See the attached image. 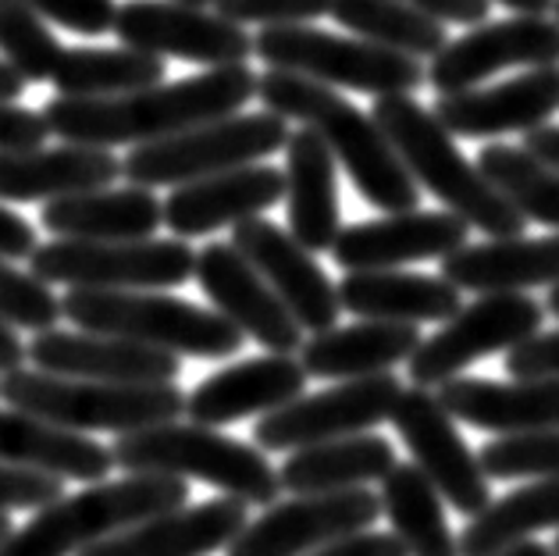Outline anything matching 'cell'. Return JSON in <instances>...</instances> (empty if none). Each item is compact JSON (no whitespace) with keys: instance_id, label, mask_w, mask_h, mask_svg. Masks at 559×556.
<instances>
[{"instance_id":"1","label":"cell","mask_w":559,"mask_h":556,"mask_svg":"<svg viewBox=\"0 0 559 556\" xmlns=\"http://www.w3.org/2000/svg\"><path fill=\"white\" fill-rule=\"evenodd\" d=\"M257 97V72L250 64L207 68L200 75H186L179 83H157L126 97L72 100L53 97L44 104L47 132L61 143L75 146H143L189 132L207 121L239 115Z\"/></svg>"},{"instance_id":"2","label":"cell","mask_w":559,"mask_h":556,"mask_svg":"<svg viewBox=\"0 0 559 556\" xmlns=\"http://www.w3.org/2000/svg\"><path fill=\"white\" fill-rule=\"evenodd\" d=\"M257 97L271 115L285 121H299L304 129L318 132L324 146L332 151L335 165H343L357 186V193L371 208L385 214L417 211L420 189L403 168L400 154L392 151L378 121L349 104L343 93H335L321 83H310L304 75L289 72H264L257 79Z\"/></svg>"},{"instance_id":"3","label":"cell","mask_w":559,"mask_h":556,"mask_svg":"<svg viewBox=\"0 0 559 556\" xmlns=\"http://www.w3.org/2000/svg\"><path fill=\"white\" fill-rule=\"evenodd\" d=\"M371 118L385 132L392 151L400 154L417 189L439 197L449 214H456L471 228H481L488 239L524 236L527 222L499 197V189L485 179L481 168L467 161L425 104H417L411 93H392V97L374 100Z\"/></svg>"},{"instance_id":"4","label":"cell","mask_w":559,"mask_h":556,"mask_svg":"<svg viewBox=\"0 0 559 556\" xmlns=\"http://www.w3.org/2000/svg\"><path fill=\"white\" fill-rule=\"evenodd\" d=\"M186 504L189 482L165 474H126L118 482H97L36 510L8 535L0 556H79L132 524Z\"/></svg>"},{"instance_id":"5","label":"cell","mask_w":559,"mask_h":556,"mask_svg":"<svg viewBox=\"0 0 559 556\" xmlns=\"http://www.w3.org/2000/svg\"><path fill=\"white\" fill-rule=\"evenodd\" d=\"M61 315L79 332L129 339V343L165 350L175 357L225 360L239 354L242 343H247V335L217 310L189 304L182 296H168L160 289H68L61 300Z\"/></svg>"},{"instance_id":"6","label":"cell","mask_w":559,"mask_h":556,"mask_svg":"<svg viewBox=\"0 0 559 556\" xmlns=\"http://www.w3.org/2000/svg\"><path fill=\"white\" fill-rule=\"evenodd\" d=\"M115 468L126 474H165V478H200L239 504H278V468L253 442L222 436L207 425H157L129 431L111 446Z\"/></svg>"},{"instance_id":"7","label":"cell","mask_w":559,"mask_h":556,"mask_svg":"<svg viewBox=\"0 0 559 556\" xmlns=\"http://www.w3.org/2000/svg\"><path fill=\"white\" fill-rule=\"evenodd\" d=\"M0 400L79 436L90 431L129 436V431L171 425L186 414V392L179 386L83 382V378H58L25 368L0 378Z\"/></svg>"},{"instance_id":"8","label":"cell","mask_w":559,"mask_h":556,"mask_svg":"<svg viewBox=\"0 0 559 556\" xmlns=\"http://www.w3.org/2000/svg\"><path fill=\"white\" fill-rule=\"evenodd\" d=\"M253 54L267 72L304 75L329 90H357L367 97H392L425 86V61L374 47L357 36H335L318 25H271L253 36Z\"/></svg>"},{"instance_id":"9","label":"cell","mask_w":559,"mask_h":556,"mask_svg":"<svg viewBox=\"0 0 559 556\" xmlns=\"http://www.w3.org/2000/svg\"><path fill=\"white\" fill-rule=\"evenodd\" d=\"M285 140H289V129L278 115H228L189 132L168 135V140L132 146V154L121 161V179H129V186L140 189H179L186 182L211 179V175L231 168L261 165L264 157L285 151Z\"/></svg>"},{"instance_id":"10","label":"cell","mask_w":559,"mask_h":556,"mask_svg":"<svg viewBox=\"0 0 559 556\" xmlns=\"http://www.w3.org/2000/svg\"><path fill=\"white\" fill-rule=\"evenodd\" d=\"M197 250L186 239L83 242L50 239L29 257V271L47 286L68 289H175L193 279Z\"/></svg>"},{"instance_id":"11","label":"cell","mask_w":559,"mask_h":556,"mask_svg":"<svg viewBox=\"0 0 559 556\" xmlns=\"http://www.w3.org/2000/svg\"><path fill=\"white\" fill-rule=\"evenodd\" d=\"M545 307L524 293H485L474 304L460 307L442 329L420 339L414 357L406 360L411 382L420 389H439L449 378H460L471 364L510 354L524 339L542 332Z\"/></svg>"},{"instance_id":"12","label":"cell","mask_w":559,"mask_h":556,"mask_svg":"<svg viewBox=\"0 0 559 556\" xmlns=\"http://www.w3.org/2000/svg\"><path fill=\"white\" fill-rule=\"evenodd\" d=\"M400 397L403 386L392 371L338 382L313 397L285 403L282 411L264 414L253 428V446L264 453H293L318 442L364 436L389 422Z\"/></svg>"},{"instance_id":"13","label":"cell","mask_w":559,"mask_h":556,"mask_svg":"<svg viewBox=\"0 0 559 556\" xmlns=\"http://www.w3.org/2000/svg\"><path fill=\"white\" fill-rule=\"evenodd\" d=\"M389 422L400 431L406 450H411L414 468L442 496V504H449L463 518H474V513H481L492 504V489H488L481 460L467 446V439L460 436L456 422L445 414V406L431 389H403Z\"/></svg>"},{"instance_id":"14","label":"cell","mask_w":559,"mask_h":556,"mask_svg":"<svg viewBox=\"0 0 559 556\" xmlns=\"http://www.w3.org/2000/svg\"><path fill=\"white\" fill-rule=\"evenodd\" d=\"M111 33L121 47L203 68L247 64L253 54V36L242 25L222 19L217 11L175 0H126L118 4Z\"/></svg>"},{"instance_id":"15","label":"cell","mask_w":559,"mask_h":556,"mask_svg":"<svg viewBox=\"0 0 559 556\" xmlns=\"http://www.w3.org/2000/svg\"><path fill=\"white\" fill-rule=\"evenodd\" d=\"M378 518L381 499L371 489L293 496L247 521L225 556H307L329 542L367 532Z\"/></svg>"},{"instance_id":"16","label":"cell","mask_w":559,"mask_h":556,"mask_svg":"<svg viewBox=\"0 0 559 556\" xmlns=\"http://www.w3.org/2000/svg\"><path fill=\"white\" fill-rule=\"evenodd\" d=\"M559 64V22L549 15H513L481 22L467 36L445 44L428 64L425 83L439 97L481 86L502 68H549Z\"/></svg>"},{"instance_id":"17","label":"cell","mask_w":559,"mask_h":556,"mask_svg":"<svg viewBox=\"0 0 559 556\" xmlns=\"http://www.w3.org/2000/svg\"><path fill=\"white\" fill-rule=\"evenodd\" d=\"M231 247L257 268L275 296L285 304V310L296 318L304 332H329L338 324L343 304H338L335 282L324 275L318 257L304 250L299 242L285 233L282 225L267 218H250L231 228Z\"/></svg>"},{"instance_id":"18","label":"cell","mask_w":559,"mask_h":556,"mask_svg":"<svg viewBox=\"0 0 559 556\" xmlns=\"http://www.w3.org/2000/svg\"><path fill=\"white\" fill-rule=\"evenodd\" d=\"M193 279L217 315L261 343L267 354H296L304 346V329L231 242H207L197 253Z\"/></svg>"},{"instance_id":"19","label":"cell","mask_w":559,"mask_h":556,"mask_svg":"<svg viewBox=\"0 0 559 556\" xmlns=\"http://www.w3.org/2000/svg\"><path fill=\"white\" fill-rule=\"evenodd\" d=\"M25 357L36 371L58 378H83V382H115V386H175L182 364L165 350L97 332H39Z\"/></svg>"},{"instance_id":"20","label":"cell","mask_w":559,"mask_h":556,"mask_svg":"<svg viewBox=\"0 0 559 556\" xmlns=\"http://www.w3.org/2000/svg\"><path fill=\"white\" fill-rule=\"evenodd\" d=\"M559 111V64L527 68L524 75L507 79L496 86H474L439 97L431 115L442 121L449 135H467V140H496L510 132H531L549 126Z\"/></svg>"},{"instance_id":"21","label":"cell","mask_w":559,"mask_h":556,"mask_svg":"<svg viewBox=\"0 0 559 556\" xmlns=\"http://www.w3.org/2000/svg\"><path fill=\"white\" fill-rule=\"evenodd\" d=\"M471 225L449 211H403L378 222L346 225L332 242V257L346 271H392L414 261H435L467 247Z\"/></svg>"},{"instance_id":"22","label":"cell","mask_w":559,"mask_h":556,"mask_svg":"<svg viewBox=\"0 0 559 556\" xmlns=\"http://www.w3.org/2000/svg\"><path fill=\"white\" fill-rule=\"evenodd\" d=\"M307 371L293 354H264L250 357L228 368L214 371L211 378L186 397V414L193 425H236L247 417H264L282 411L285 403L304 397Z\"/></svg>"},{"instance_id":"23","label":"cell","mask_w":559,"mask_h":556,"mask_svg":"<svg viewBox=\"0 0 559 556\" xmlns=\"http://www.w3.org/2000/svg\"><path fill=\"white\" fill-rule=\"evenodd\" d=\"M278 200H285V175L278 168H231L171 189L165 200V225L175 239H197L217 228H236L239 222L261 218Z\"/></svg>"},{"instance_id":"24","label":"cell","mask_w":559,"mask_h":556,"mask_svg":"<svg viewBox=\"0 0 559 556\" xmlns=\"http://www.w3.org/2000/svg\"><path fill=\"white\" fill-rule=\"evenodd\" d=\"M247 504L222 496L197 507H179L126 528L79 556H211L247 528Z\"/></svg>"},{"instance_id":"25","label":"cell","mask_w":559,"mask_h":556,"mask_svg":"<svg viewBox=\"0 0 559 556\" xmlns=\"http://www.w3.org/2000/svg\"><path fill=\"white\" fill-rule=\"evenodd\" d=\"M435 397L453 422L474 425L492 436L559 428V378H449Z\"/></svg>"},{"instance_id":"26","label":"cell","mask_w":559,"mask_h":556,"mask_svg":"<svg viewBox=\"0 0 559 556\" xmlns=\"http://www.w3.org/2000/svg\"><path fill=\"white\" fill-rule=\"evenodd\" d=\"M285 218L289 236L318 257L332 250L343 233L338 208V165L324 140L310 129H296L285 140Z\"/></svg>"},{"instance_id":"27","label":"cell","mask_w":559,"mask_h":556,"mask_svg":"<svg viewBox=\"0 0 559 556\" xmlns=\"http://www.w3.org/2000/svg\"><path fill=\"white\" fill-rule=\"evenodd\" d=\"M121 179V161L100 146H33V151H0V203L61 200L75 193L107 189Z\"/></svg>"},{"instance_id":"28","label":"cell","mask_w":559,"mask_h":556,"mask_svg":"<svg viewBox=\"0 0 559 556\" xmlns=\"http://www.w3.org/2000/svg\"><path fill=\"white\" fill-rule=\"evenodd\" d=\"M442 279L460 293H524L535 286H559V233L527 239L467 242L442 257Z\"/></svg>"},{"instance_id":"29","label":"cell","mask_w":559,"mask_h":556,"mask_svg":"<svg viewBox=\"0 0 559 556\" xmlns=\"http://www.w3.org/2000/svg\"><path fill=\"white\" fill-rule=\"evenodd\" d=\"M53 239H83V242H129L154 239L165 225V203L154 197V189L140 186H107L93 193H75L44 203L39 214Z\"/></svg>"},{"instance_id":"30","label":"cell","mask_w":559,"mask_h":556,"mask_svg":"<svg viewBox=\"0 0 559 556\" xmlns=\"http://www.w3.org/2000/svg\"><path fill=\"white\" fill-rule=\"evenodd\" d=\"M417 346H420L417 324L357 321V324H335L329 332L310 335L299 346V364H304L307 378L353 382V378L392 371L395 364L411 360Z\"/></svg>"},{"instance_id":"31","label":"cell","mask_w":559,"mask_h":556,"mask_svg":"<svg viewBox=\"0 0 559 556\" xmlns=\"http://www.w3.org/2000/svg\"><path fill=\"white\" fill-rule=\"evenodd\" d=\"M338 304L360 321H395V324H439L463 307L460 289L442 275L417 271H346L338 282Z\"/></svg>"},{"instance_id":"32","label":"cell","mask_w":559,"mask_h":556,"mask_svg":"<svg viewBox=\"0 0 559 556\" xmlns=\"http://www.w3.org/2000/svg\"><path fill=\"white\" fill-rule=\"evenodd\" d=\"M0 464L53 474L61 482L72 478L97 485L115 468V460L104 442L8 406L0 411Z\"/></svg>"},{"instance_id":"33","label":"cell","mask_w":559,"mask_h":556,"mask_svg":"<svg viewBox=\"0 0 559 556\" xmlns=\"http://www.w3.org/2000/svg\"><path fill=\"white\" fill-rule=\"evenodd\" d=\"M395 464H400L395 446L374 436V431H364V436H346L307 446V450H293L278 468V482L282 493L289 496L346 493L381 482Z\"/></svg>"},{"instance_id":"34","label":"cell","mask_w":559,"mask_h":556,"mask_svg":"<svg viewBox=\"0 0 559 556\" xmlns=\"http://www.w3.org/2000/svg\"><path fill=\"white\" fill-rule=\"evenodd\" d=\"M165 58L132 47H64L50 83L58 97L104 100L165 83Z\"/></svg>"},{"instance_id":"35","label":"cell","mask_w":559,"mask_h":556,"mask_svg":"<svg viewBox=\"0 0 559 556\" xmlns=\"http://www.w3.org/2000/svg\"><path fill=\"white\" fill-rule=\"evenodd\" d=\"M378 499L406 556H460V539L445 521L442 496L414 464H395L381 478Z\"/></svg>"},{"instance_id":"36","label":"cell","mask_w":559,"mask_h":556,"mask_svg":"<svg viewBox=\"0 0 559 556\" xmlns=\"http://www.w3.org/2000/svg\"><path fill=\"white\" fill-rule=\"evenodd\" d=\"M559 528V478H538L492 499L460 532V556H492L527 542L531 535Z\"/></svg>"},{"instance_id":"37","label":"cell","mask_w":559,"mask_h":556,"mask_svg":"<svg viewBox=\"0 0 559 556\" xmlns=\"http://www.w3.org/2000/svg\"><path fill=\"white\" fill-rule=\"evenodd\" d=\"M329 15L357 39L417 61L435 58L449 44L445 25L411 8L406 0H332Z\"/></svg>"},{"instance_id":"38","label":"cell","mask_w":559,"mask_h":556,"mask_svg":"<svg viewBox=\"0 0 559 556\" xmlns=\"http://www.w3.org/2000/svg\"><path fill=\"white\" fill-rule=\"evenodd\" d=\"M474 165L524 222L549 225L559 233V168L510 143H488Z\"/></svg>"},{"instance_id":"39","label":"cell","mask_w":559,"mask_h":556,"mask_svg":"<svg viewBox=\"0 0 559 556\" xmlns=\"http://www.w3.org/2000/svg\"><path fill=\"white\" fill-rule=\"evenodd\" d=\"M64 47L25 0H0V61L25 79V83H50Z\"/></svg>"},{"instance_id":"40","label":"cell","mask_w":559,"mask_h":556,"mask_svg":"<svg viewBox=\"0 0 559 556\" xmlns=\"http://www.w3.org/2000/svg\"><path fill=\"white\" fill-rule=\"evenodd\" d=\"M488 478H559V428L521 431L485 442L477 453Z\"/></svg>"},{"instance_id":"41","label":"cell","mask_w":559,"mask_h":556,"mask_svg":"<svg viewBox=\"0 0 559 556\" xmlns=\"http://www.w3.org/2000/svg\"><path fill=\"white\" fill-rule=\"evenodd\" d=\"M61 318V300L47 282H39L33 271H19L0 257V321L39 335L50 332Z\"/></svg>"},{"instance_id":"42","label":"cell","mask_w":559,"mask_h":556,"mask_svg":"<svg viewBox=\"0 0 559 556\" xmlns=\"http://www.w3.org/2000/svg\"><path fill=\"white\" fill-rule=\"evenodd\" d=\"M211 8L222 19L236 25H307L318 22L332 11V0H211Z\"/></svg>"},{"instance_id":"43","label":"cell","mask_w":559,"mask_h":556,"mask_svg":"<svg viewBox=\"0 0 559 556\" xmlns=\"http://www.w3.org/2000/svg\"><path fill=\"white\" fill-rule=\"evenodd\" d=\"M44 22H58L61 29L79 36H104L111 33L118 4L115 0H25Z\"/></svg>"},{"instance_id":"44","label":"cell","mask_w":559,"mask_h":556,"mask_svg":"<svg viewBox=\"0 0 559 556\" xmlns=\"http://www.w3.org/2000/svg\"><path fill=\"white\" fill-rule=\"evenodd\" d=\"M61 496H64L61 478H53V474L0 464V513H8V510H44Z\"/></svg>"},{"instance_id":"45","label":"cell","mask_w":559,"mask_h":556,"mask_svg":"<svg viewBox=\"0 0 559 556\" xmlns=\"http://www.w3.org/2000/svg\"><path fill=\"white\" fill-rule=\"evenodd\" d=\"M510 378H559V329L535 332L507 354Z\"/></svg>"},{"instance_id":"46","label":"cell","mask_w":559,"mask_h":556,"mask_svg":"<svg viewBox=\"0 0 559 556\" xmlns=\"http://www.w3.org/2000/svg\"><path fill=\"white\" fill-rule=\"evenodd\" d=\"M47 135V121L39 111L0 104V151H33V146H44Z\"/></svg>"},{"instance_id":"47","label":"cell","mask_w":559,"mask_h":556,"mask_svg":"<svg viewBox=\"0 0 559 556\" xmlns=\"http://www.w3.org/2000/svg\"><path fill=\"white\" fill-rule=\"evenodd\" d=\"M307 556H406V549L400 546V539L392 532H374V528H367V532L329 542V546L313 549Z\"/></svg>"},{"instance_id":"48","label":"cell","mask_w":559,"mask_h":556,"mask_svg":"<svg viewBox=\"0 0 559 556\" xmlns=\"http://www.w3.org/2000/svg\"><path fill=\"white\" fill-rule=\"evenodd\" d=\"M411 8L425 11L435 22H456V25H481L488 22V11H492V0H406Z\"/></svg>"},{"instance_id":"49","label":"cell","mask_w":559,"mask_h":556,"mask_svg":"<svg viewBox=\"0 0 559 556\" xmlns=\"http://www.w3.org/2000/svg\"><path fill=\"white\" fill-rule=\"evenodd\" d=\"M36 247H39L36 228L25 222L22 214L8 211L4 203H0V257H4V261H29Z\"/></svg>"},{"instance_id":"50","label":"cell","mask_w":559,"mask_h":556,"mask_svg":"<svg viewBox=\"0 0 559 556\" xmlns=\"http://www.w3.org/2000/svg\"><path fill=\"white\" fill-rule=\"evenodd\" d=\"M524 151L535 154L545 165L559 168V126H542V129H531L524 135Z\"/></svg>"},{"instance_id":"51","label":"cell","mask_w":559,"mask_h":556,"mask_svg":"<svg viewBox=\"0 0 559 556\" xmlns=\"http://www.w3.org/2000/svg\"><path fill=\"white\" fill-rule=\"evenodd\" d=\"M25 360V343L19 339V332L11 329V324L0 321V378L19 371Z\"/></svg>"},{"instance_id":"52","label":"cell","mask_w":559,"mask_h":556,"mask_svg":"<svg viewBox=\"0 0 559 556\" xmlns=\"http://www.w3.org/2000/svg\"><path fill=\"white\" fill-rule=\"evenodd\" d=\"M25 79L15 72V68H8L4 61H0V104H15L22 93H25Z\"/></svg>"},{"instance_id":"53","label":"cell","mask_w":559,"mask_h":556,"mask_svg":"<svg viewBox=\"0 0 559 556\" xmlns=\"http://www.w3.org/2000/svg\"><path fill=\"white\" fill-rule=\"evenodd\" d=\"M492 4L510 8L516 15H549L556 8V0H492Z\"/></svg>"},{"instance_id":"54","label":"cell","mask_w":559,"mask_h":556,"mask_svg":"<svg viewBox=\"0 0 559 556\" xmlns=\"http://www.w3.org/2000/svg\"><path fill=\"white\" fill-rule=\"evenodd\" d=\"M492 556H556V553H552V546H542V542L527 539V542H516V546L492 553Z\"/></svg>"},{"instance_id":"55","label":"cell","mask_w":559,"mask_h":556,"mask_svg":"<svg viewBox=\"0 0 559 556\" xmlns=\"http://www.w3.org/2000/svg\"><path fill=\"white\" fill-rule=\"evenodd\" d=\"M545 310H549V315H556V318H559V286H552V289H549V300H545Z\"/></svg>"},{"instance_id":"56","label":"cell","mask_w":559,"mask_h":556,"mask_svg":"<svg viewBox=\"0 0 559 556\" xmlns=\"http://www.w3.org/2000/svg\"><path fill=\"white\" fill-rule=\"evenodd\" d=\"M15 532V528H11V521H8V513H0V546H4L8 542V535Z\"/></svg>"},{"instance_id":"57","label":"cell","mask_w":559,"mask_h":556,"mask_svg":"<svg viewBox=\"0 0 559 556\" xmlns=\"http://www.w3.org/2000/svg\"><path fill=\"white\" fill-rule=\"evenodd\" d=\"M175 4H193V8H207L211 0H175Z\"/></svg>"},{"instance_id":"58","label":"cell","mask_w":559,"mask_h":556,"mask_svg":"<svg viewBox=\"0 0 559 556\" xmlns=\"http://www.w3.org/2000/svg\"><path fill=\"white\" fill-rule=\"evenodd\" d=\"M552 553L559 556V535H556V542H552Z\"/></svg>"},{"instance_id":"59","label":"cell","mask_w":559,"mask_h":556,"mask_svg":"<svg viewBox=\"0 0 559 556\" xmlns=\"http://www.w3.org/2000/svg\"><path fill=\"white\" fill-rule=\"evenodd\" d=\"M552 11H556V22H559V0H556V8H552Z\"/></svg>"}]
</instances>
